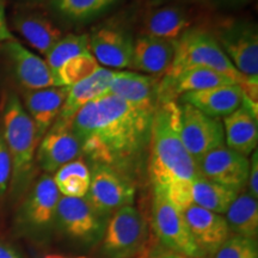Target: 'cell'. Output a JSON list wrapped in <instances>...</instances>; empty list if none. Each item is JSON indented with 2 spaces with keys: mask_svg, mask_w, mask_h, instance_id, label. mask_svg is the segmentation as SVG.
<instances>
[{
  "mask_svg": "<svg viewBox=\"0 0 258 258\" xmlns=\"http://www.w3.org/2000/svg\"><path fill=\"white\" fill-rule=\"evenodd\" d=\"M154 112L110 93L83 106L72 120L83 156L134 180L147 164Z\"/></svg>",
  "mask_w": 258,
  "mask_h": 258,
  "instance_id": "1",
  "label": "cell"
},
{
  "mask_svg": "<svg viewBox=\"0 0 258 258\" xmlns=\"http://www.w3.org/2000/svg\"><path fill=\"white\" fill-rule=\"evenodd\" d=\"M147 171L152 186L160 189L201 176L180 139L177 101L159 102L154 112Z\"/></svg>",
  "mask_w": 258,
  "mask_h": 258,
  "instance_id": "2",
  "label": "cell"
},
{
  "mask_svg": "<svg viewBox=\"0 0 258 258\" xmlns=\"http://www.w3.org/2000/svg\"><path fill=\"white\" fill-rule=\"evenodd\" d=\"M3 138L11 157V189L21 192L30 182L38 139L34 122L19 97L9 93L3 106Z\"/></svg>",
  "mask_w": 258,
  "mask_h": 258,
  "instance_id": "3",
  "label": "cell"
},
{
  "mask_svg": "<svg viewBox=\"0 0 258 258\" xmlns=\"http://www.w3.org/2000/svg\"><path fill=\"white\" fill-rule=\"evenodd\" d=\"M191 67H205L224 74L239 86L249 77H244L222 51L211 31L202 28L188 29L176 42V51L169 71L165 74H176Z\"/></svg>",
  "mask_w": 258,
  "mask_h": 258,
  "instance_id": "4",
  "label": "cell"
},
{
  "mask_svg": "<svg viewBox=\"0 0 258 258\" xmlns=\"http://www.w3.org/2000/svg\"><path fill=\"white\" fill-rule=\"evenodd\" d=\"M148 235L147 222L134 206L117 209L106 221L101 240L103 258H133L143 251Z\"/></svg>",
  "mask_w": 258,
  "mask_h": 258,
  "instance_id": "5",
  "label": "cell"
},
{
  "mask_svg": "<svg viewBox=\"0 0 258 258\" xmlns=\"http://www.w3.org/2000/svg\"><path fill=\"white\" fill-rule=\"evenodd\" d=\"M108 219L101 217L86 198L61 196L57 203L55 228L71 243L92 247L101 243Z\"/></svg>",
  "mask_w": 258,
  "mask_h": 258,
  "instance_id": "6",
  "label": "cell"
},
{
  "mask_svg": "<svg viewBox=\"0 0 258 258\" xmlns=\"http://www.w3.org/2000/svg\"><path fill=\"white\" fill-rule=\"evenodd\" d=\"M212 34L241 76L258 77V30L253 22L230 19Z\"/></svg>",
  "mask_w": 258,
  "mask_h": 258,
  "instance_id": "7",
  "label": "cell"
},
{
  "mask_svg": "<svg viewBox=\"0 0 258 258\" xmlns=\"http://www.w3.org/2000/svg\"><path fill=\"white\" fill-rule=\"evenodd\" d=\"M91 180L88 195L90 205L103 218L125 206H133L135 182L124 173L102 164H91Z\"/></svg>",
  "mask_w": 258,
  "mask_h": 258,
  "instance_id": "8",
  "label": "cell"
},
{
  "mask_svg": "<svg viewBox=\"0 0 258 258\" xmlns=\"http://www.w3.org/2000/svg\"><path fill=\"white\" fill-rule=\"evenodd\" d=\"M152 225L158 240L167 251L190 258H203L194 243L184 214L158 188H153Z\"/></svg>",
  "mask_w": 258,
  "mask_h": 258,
  "instance_id": "9",
  "label": "cell"
},
{
  "mask_svg": "<svg viewBox=\"0 0 258 258\" xmlns=\"http://www.w3.org/2000/svg\"><path fill=\"white\" fill-rule=\"evenodd\" d=\"M179 135L185 150L198 164L206 154L225 145L224 125L186 103H178Z\"/></svg>",
  "mask_w": 258,
  "mask_h": 258,
  "instance_id": "10",
  "label": "cell"
},
{
  "mask_svg": "<svg viewBox=\"0 0 258 258\" xmlns=\"http://www.w3.org/2000/svg\"><path fill=\"white\" fill-rule=\"evenodd\" d=\"M61 198L53 177L43 175L28 192L19 209L18 225L32 235L43 237L55 227L56 208Z\"/></svg>",
  "mask_w": 258,
  "mask_h": 258,
  "instance_id": "11",
  "label": "cell"
},
{
  "mask_svg": "<svg viewBox=\"0 0 258 258\" xmlns=\"http://www.w3.org/2000/svg\"><path fill=\"white\" fill-rule=\"evenodd\" d=\"M72 120L57 117L38 143L36 160L47 175L55 173L64 164L83 157L82 145L74 133Z\"/></svg>",
  "mask_w": 258,
  "mask_h": 258,
  "instance_id": "12",
  "label": "cell"
},
{
  "mask_svg": "<svg viewBox=\"0 0 258 258\" xmlns=\"http://www.w3.org/2000/svg\"><path fill=\"white\" fill-rule=\"evenodd\" d=\"M89 47L90 53L102 67L120 71L129 69L134 37L120 25H103L89 36Z\"/></svg>",
  "mask_w": 258,
  "mask_h": 258,
  "instance_id": "13",
  "label": "cell"
},
{
  "mask_svg": "<svg viewBox=\"0 0 258 258\" xmlns=\"http://www.w3.org/2000/svg\"><path fill=\"white\" fill-rule=\"evenodd\" d=\"M198 166L205 178L241 192L247 183L250 160L224 145L206 154Z\"/></svg>",
  "mask_w": 258,
  "mask_h": 258,
  "instance_id": "14",
  "label": "cell"
},
{
  "mask_svg": "<svg viewBox=\"0 0 258 258\" xmlns=\"http://www.w3.org/2000/svg\"><path fill=\"white\" fill-rule=\"evenodd\" d=\"M2 46L11 64L15 78L25 91L57 86L55 77L48 67L46 60L25 48L18 40L14 37L2 43Z\"/></svg>",
  "mask_w": 258,
  "mask_h": 258,
  "instance_id": "15",
  "label": "cell"
},
{
  "mask_svg": "<svg viewBox=\"0 0 258 258\" xmlns=\"http://www.w3.org/2000/svg\"><path fill=\"white\" fill-rule=\"evenodd\" d=\"M194 243L203 258H212L232 234L225 217L191 205L183 213Z\"/></svg>",
  "mask_w": 258,
  "mask_h": 258,
  "instance_id": "16",
  "label": "cell"
},
{
  "mask_svg": "<svg viewBox=\"0 0 258 258\" xmlns=\"http://www.w3.org/2000/svg\"><path fill=\"white\" fill-rule=\"evenodd\" d=\"M159 78L134 71H115L108 93L147 110L159 105Z\"/></svg>",
  "mask_w": 258,
  "mask_h": 258,
  "instance_id": "17",
  "label": "cell"
},
{
  "mask_svg": "<svg viewBox=\"0 0 258 258\" xmlns=\"http://www.w3.org/2000/svg\"><path fill=\"white\" fill-rule=\"evenodd\" d=\"M228 84H237L224 74L205 67H191L176 74H165L159 80V102L177 101L184 93L202 91Z\"/></svg>",
  "mask_w": 258,
  "mask_h": 258,
  "instance_id": "18",
  "label": "cell"
},
{
  "mask_svg": "<svg viewBox=\"0 0 258 258\" xmlns=\"http://www.w3.org/2000/svg\"><path fill=\"white\" fill-rule=\"evenodd\" d=\"M176 42L139 35L134 38L129 69L157 78L164 77L175 56Z\"/></svg>",
  "mask_w": 258,
  "mask_h": 258,
  "instance_id": "19",
  "label": "cell"
},
{
  "mask_svg": "<svg viewBox=\"0 0 258 258\" xmlns=\"http://www.w3.org/2000/svg\"><path fill=\"white\" fill-rule=\"evenodd\" d=\"M245 95L238 84H228L202 91L188 92L179 97L180 103L190 104L213 118H224L244 103Z\"/></svg>",
  "mask_w": 258,
  "mask_h": 258,
  "instance_id": "20",
  "label": "cell"
},
{
  "mask_svg": "<svg viewBox=\"0 0 258 258\" xmlns=\"http://www.w3.org/2000/svg\"><path fill=\"white\" fill-rule=\"evenodd\" d=\"M191 16L188 9L177 4H165L152 8L145 15L141 35L177 41L192 27Z\"/></svg>",
  "mask_w": 258,
  "mask_h": 258,
  "instance_id": "21",
  "label": "cell"
},
{
  "mask_svg": "<svg viewBox=\"0 0 258 258\" xmlns=\"http://www.w3.org/2000/svg\"><path fill=\"white\" fill-rule=\"evenodd\" d=\"M66 96L67 88L64 86L24 91L22 104L34 122L38 141L57 120Z\"/></svg>",
  "mask_w": 258,
  "mask_h": 258,
  "instance_id": "22",
  "label": "cell"
},
{
  "mask_svg": "<svg viewBox=\"0 0 258 258\" xmlns=\"http://www.w3.org/2000/svg\"><path fill=\"white\" fill-rule=\"evenodd\" d=\"M225 145L234 152L249 157L257 148V111L245 102L237 110L224 117Z\"/></svg>",
  "mask_w": 258,
  "mask_h": 258,
  "instance_id": "23",
  "label": "cell"
},
{
  "mask_svg": "<svg viewBox=\"0 0 258 258\" xmlns=\"http://www.w3.org/2000/svg\"><path fill=\"white\" fill-rule=\"evenodd\" d=\"M15 30L38 53L46 56L63 36L49 18L38 12H19L14 17Z\"/></svg>",
  "mask_w": 258,
  "mask_h": 258,
  "instance_id": "24",
  "label": "cell"
},
{
  "mask_svg": "<svg viewBox=\"0 0 258 258\" xmlns=\"http://www.w3.org/2000/svg\"><path fill=\"white\" fill-rule=\"evenodd\" d=\"M114 72L101 66L91 77L67 88V96L59 117L73 118L83 106L108 93Z\"/></svg>",
  "mask_w": 258,
  "mask_h": 258,
  "instance_id": "25",
  "label": "cell"
},
{
  "mask_svg": "<svg viewBox=\"0 0 258 258\" xmlns=\"http://www.w3.org/2000/svg\"><path fill=\"white\" fill-rule=\"evenodd\" d=\"M225 214L232 234L257 239L258 203L249 192H240Z\"/></svg>",
  "mask_w": 258,
  "mask_h": 258,
  "instance_id": "26",
  "label": "cell"
},
{
  "mask_svg": "<svg viewBox=\"0 0 258 258\" xmlns=\"http://www.w3.org/2000/svg\"><path fill=\"white\" fill-rule=\"evenodd\" d=\"M240 192L200 176L192 182V203L209 212L225 214Z\"/></svg>",
  "mask_w": 258,
  "mask_h": 258,
  "instance_id": "27",
  "label": "cell"
},
{
  "mask_svg": "<svg viewBox=\"0 0 258 258\" xmlns=\"http://www.w3.org/2000/svg\"><path fill=\"white\" fill-rule=\"evenodd\" d=\"M61 196L66 198H85L91 180V171L85 160L79 158L64 164L53 176Z\"/></svg>",
  "mask_w": 258,
  "mask_h": 258,
  "instance_id": "28",
  "label": "cell"
},
{
  "mask_svg": "<svg viewBox=\"0 0 258 258\" xmlns=\"http://www.w3.org/2000/svg\"><path fill=\"white\" fill-rule=\"evenodd\" d=\"M118 0H51L61 16L73 22H86L99 17Z\"/></svg>",
  "mask_w": 258,
  "mask_h": 258,
  "instance_id": "29",
  "label": "cell"
},
{
  "mask_svg": "<svg viewBox=\"0 0 258 258\" xmlns=\"http://www.w3.org/2000/svg\"><path fill=\"white\" fill-rule=\"evenodd\" d=\"M90 51L89 35L86 34H69L64 35L54 44V47L48 51L46 62L51 73L55 74L62 64L72 57L79 54ZM56 80V79H55Z\"/></svg>",
  "mask_w": 258,
  "mask_h": 258,
  "instance_id": "30",
  "label": "cell"
},
{
  "mask_svg": "<svg viewBox=\"0 0 258 258\" xmlns=\"http://www.w3.org/2000/svg\"><path fill=\"white\" fill-rule=\"evenodd\" d=\"M99 67L101 64L97 62L95 56L90 51L79 54L66 61L57 71L55 74L57 86L70 88L74 84L91 77Z\"/></svg>",
  "mask_w": 258,
  "mask_h": 258,
  "instance_id": "31",
  "label": "cell"
},
{
  "mask_svg": "<svg viewBox=\"0 0 258 258\" xmlns=\"http://www.w3.org/2000/svg\"><path fill=\"white\" fill-rule=\"evenodd\" d=\"M212 258H258L257 239L231 234Z\"/></svg>",
  "mask_w": 258,
  "mask_h": 258,
  "instance_id": "32",
  "label": "cell"
},
{
  "mask_svg": "<svg viewBox=\"0 0 258 258\" xmlns=\"http://www.w3.org/2000/svg\"><path fill=\"white\" fill-rule=\"evenodd\" d=\"M11 157H10L4 138L0 134V198H3L8 191L10 180H11Z\"/></svg>",
  "mask_w": 258,
  "mask_h": 258,
  "instance_id": "33",
  "label": "cell"
},
{
  "mask_svg": "<svg viewBox=\"0 0 258 258\" xmlns=\"http://www.w3.org/2000/svg\"><path fill=\"white\" fill-rule=\"evenodd\" d=\"M249 194L253 199H258V152L254 150L251 154L250 169H249Z\"/></svg>",
  "mask_w": 258,
  "mask_h": 258,
  "instance_id": "34",
  "label": "cell"
},
{
  "mask_svg": "<svg viewBox=\"0 0 258 258\" xmlns=\"http://www.w3.org/2000/svg\"><path fill=\"white\" fill-rule=\"evenodd\" d=\"M14 38L11 30H10L8 21H6L5 14V3L4 0H0V43H4Z\"/></svg>",
  "mask_w": 258,
  "mask_h": 258,
  "instance_id": "35",
  "label": "cell"
},
{
  "mask_svg": "<svg viewBox=\"0 0 258 258\" xmlns=\"http://www.w3.org/2000/svg\"><path fill=\"white\" fill-rule=\"evenodd\" d=\"M212 4L221 9H239L250 4L252 0H211Z\"/></svg>",
  "mask_w": 258,
  "mask_h": 258,
  "instance_id": "36",
  "label": "cell"
},
{
  "mask_svg": "<svg viewBox=\"0 0 258 258\" xmlns=\"http://www.w3.org/2000/svg\"><path fill=\"white\" fill-rule=\"evenodd\" d=\"M0 258H22V256L15 247L6 244H0Z\"/></svg>",
  "mask_w": 258,
  "mask_h": 258,
  "instance_id": "37",
  "label": "cell"
},
{
  "mask_svg": "<svg viewBox=\"0 0 258 258\" xmlns=\"http://www.w3.org/2000/svg\"><path fill=\"white\" fill-rule=\"evenodd\" d=\"M42 258H90L88 256H76V254H64V253H47L44 256H42Z\"/></svg>",
  "mask_w": 258,
  "mask_h": 258,
  "instance_id": "38",
  "label": "cell"
},
{
  "mask_svg": "<svg viewBox=\"0 0 258 258\" xmlns=\"http://www.w3.org/2000/svg\"><path fill=\"white\" fill-rule=\"evenodd\" d=\"M153 258H190V257H186V256H183V254H179V253H176V252H172V251H164V252H161L159 254H157V256H154Z\"/></svg>",
  "mask_w": 258,
  "mask_h": 258,
  "instance_id": "39",
  "label": "cell"
},
{
  "mask_svg": "<svg viewBox=\"0 0 258 258\" xmlns=\"http://www.w3.org/2000/svg\"><path fill=\"white\" fill-rule=\"evenodd\" d=\"M146 2L150 4L152 8H157V6H161V5H165L169 4V3L173 2V0H146Z\"/></svg>",
  "mask_w": 258,
  "mask_h": 258,
  "instance_id": "40",
  "label": "cell"
}]
</instances>
